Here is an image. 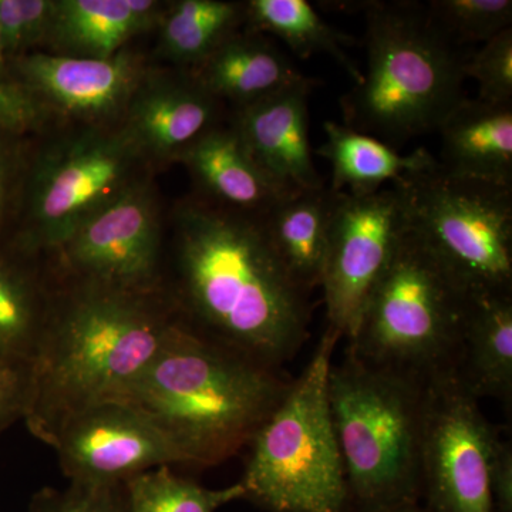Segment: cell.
Here are the masks:
<instances>
[{
  "mask_svg": "<svg viewBox=\"0 0 512 512\" xmlns=\"http://www.w3.org/2000/svg\"><path fill=\"white\" fill-rule=\"evenodd\" d=\"M349 512H427L421 503H397L380 505V507L349 510Z\"/></svg>",
  "mask_w": 512,
  "mask_h": 512,
  "instance_id": "35",
  "label": "cell"
},
{
  "mask_svg": "<svg viewBox=\"0 0 512 512\" xmlns=\"http://www.w3.org/2000/svg\"><path fill=\"white\" fill-rule=\"evenodd\" d=\"M333 192H301L286 198L264 218L266 231L289 274L311 293L325 268Z\"/></svg>",
  "mask_w": 512,
  "mask_h": 512,
  "instance_id": "23",
  "label": "cell"
},
{
  "mask_svg": "<svg viewBox=\"0 0 512 512\" xmlns=\"http://www.w3.org/2000/svg\"><path fill=\"white\" fill-rule=\"evenodd\" d=\"M323 130L326 141L318 154L326 158L332 168L329 190L333 192L373 194L386 184L397 183L406 175L419 173L437 163V158L426 148L404 156L389 144L335 121H326Z\"/></svg>",
  "mask_w": 512,
  "mask_h": 512,
  "instance_id": "22",
  "label": "cell"
},
{
  "mask_svg": "<svg viewBox=\"0 0 512 512\" xmlns=\"http://www.w3.org/2000/svg\"><path fill=\"white\" fill-rule=\"evenodd\" d=\"M33 93L57 109L87 120H106L127 109L140 87V62L130 53L109 59L36 55L20 63Z\"/></svg>",
  "mask_w": 512,
  "mask_h": 512,
  "instance_id": "15",
  "label": "cell"
},
{
  "mask_svg": "<svg viewBox=\"0 0 512 512\" xmlns=\"http://www.w3.org/2000/svg\"><path fill=\"white\" fill-rule=\"evenodd\" d=\"M448 173L512 188V103L464 97L437 128Z\"/></svg>",
  "mask_w": 512,
  "mask_h": 512,
  "instance_id": "18",
  "label": "cell"
},
{
  "mask_svg": "<svg viewBox=\"0 0 512 512\" xmlns=\"http://www.w3.org/2000/svg\"><path fill=\"white\" fill-rule=\"evenodd\" d=\"M63 278L29 366L23 417L30 433L47 446L67 417L119 399L178 319L163 292L140 295Z\"/></svg>",
  "mask_w": 512,
  "mask_h": 512,
  "instance_id": "2",
  "label": "cell"
},
{
  "mask_svg": "<svg viewBox=\"0 0 512 512\" xmlns=\"http://www.w3.org/2000/svg\"><path fill=\"white\" fill-rule=\"evenodd\" d=\"M192 76L215 99L239 107L269 99L305 82L295 64L261 33L234 35L197 67Z\"/></svg>",
  "mask_w": 512,
  "mask_h": 512,
  "instance_id": "19",
  "label": "cell"
},
{
  "mask_svg": "<svg viewBox=\"0 0 512 512\" xmlns=\"http://www.w3.org/2000/svg\"><path fill=\"white\" fill-rule=\"evenodd\" d=\"M488 484L494 512H512V447L500 433L491 446Z\"/></svg>",
  "mask_w": 512,
  "mask_h": 512,
  "instance_id": "33",
  "label": "cell"
},
{
  "mask_svg": "<svg viewBox=\"0 0 512 512\" xmlns=\"http://www.w3.org/2000/svg\"><path fill=\"white\" fill-rule=\"evenodd\" d=\"M366 22L367 70L340 100L345 126L399 148L434 133L464 99L471 53L454 45L426 3H356Z\"/></svg>",
  "mask_w": 512,
  "mask_h": 512,
  "instance_id": "4",
  "label": "cell"
},
{
  "mask_svg": "<svg viewBox=\"0 0 512 512\" xmlns=\"http://www.w3.org/2000/svg\"><path fill=\"white\" fill-rule=\"evenodd\" d=\"M454 372L476 399L511 406L512 293L470 298Z\"/></svg>",
  "mask_w": 512,
  "mask_h": 512,
  "instance_id": "20",
  "label": "cell"
},
{
  "mask_svg": "<svg viewBox=\"0 0 512 512\" xmlns=\"http://www.w3.org/2000/svg\"><path fill=\"white\" fill-rule=\"evenodd\" d=\"M470 298L406 225L367 296L348 353L420 380L450 372Z\"/></svg>",
  "mask_w": 512,
  "mask_h": 512,
  "instance_id": "6",
  "label": "cell"
},
{
  "mask_svg": "<svg viewBox=\"0 0 512 512\" xmlns=\"http://www.w3.org/2000/svg\"><path fill=\"white\" fill-rule=\"evenodd\" d=\"M466 79L478 86L477 99L488 103H512V28L484 43L466 63Z\"/></svg>",
  "mask_w": 512,
  "mask_h": 512,
  "instance_id": "29",
  "label": "cell"
},
{
  "mask_svg": "<svg viewBox=\"0 0 512 512\" xmlns=\"http://www.w3.org/2000/svg\"><path fill=\"white\" fill-rule=\"evenodd\" d=\"M55 252L66 278L140 295L163 292L160 221L146 185L131 184Z\"/></svg>",
  "mask_w": 512,
  "mask_h": 512,
  "instance_id": "10",
  "label": "cell"
},
{
  "mask_svg": "<svg viewBox=\"0 0 512 512\" xmlns=\"http://www.w3.org/2000/svg\"><path fill=\"white\" fill-rule=\"evenodd\" d=\"M426 6L441 32L466 49L512 28L511 0H431Z\"/></svg>",
  "mask_w": 512,
  "mask_h": 512,
  "instance_id": "28",
  "label": "cell"
},
{
  "mask_svg": "<svg viewBox=\"0 0 512 512\" xmlns=\"http://www.w3.org/2000/svg\"><path fill=\"white\" fill-rule=\"evenodd\" d=\"M29 386V365L0 357V436L25 417Z\"/></svg>",
  "mask_w": 512,
  "mask_h": 512,
  "instance_id": "32",
  "label": "cell"
},
{
  "mask_svg": "<svg viewBox=\"0 0 512 512\" xmlns=\"http://www.w3.org/2000/svg\"><path fill=\"white\" fill-rule=\"evenodd\" d=\"M6 63V53L5 49H3L2 37H0V74H2L3 69H5Z\"/></svg>",
  "mask_w": 512,
  "mask_h": 512,
  "instance_id": "37",
  "label": "cell"
},
{
  "mask_svg": "<svg viewBox=\"0 0 512 512\" xmlns=\"http://www.w3.org/2000/svg\"><path fill=\"white\" fill-rule=\"evenodd\" d=\"M160 9L153 0H60L47 37L66 56L109 59L131 36L150 28Z\"/></svg>",
  "mask_w": 512,
  "mask_h": 512,
  "instance_id": "21",
  "label": "cell"
},
{
  "mask_svg": "<svg viewBox=\"0 0 512 512\" xmlns=\"http://www.w3.org/2000/svg\"><path fill=\"white\" fill-rule=\"evenodd\" d=\"M292 380L177 319L146 369L119 397L146 414L183 457L212 467L248 447Z\"/></svg>",
  "mask_w": 512,
  "mask_h": 512,
  "instance_id": "3",
  "label": "cell"
},
{
  "mask_svg": "<svg viewBox=\"0 0 512 512\" xmlns=\"http://www.w3.org/2000/svg\"><path fill=\"white\" fill-rule=\"evenodd\" d=\"M410 231L473 296L512 293V188L433 167L392 184Z\"/></svg>",
  "mask_w": 512,
  "mask_h": 512,
  "instance_id": "8",
  "label": "cell"
},
{
  "mask_svg": "<svg viewBox=\"0 0 512 512\" xmlns=\"http://www.w3.org/2000/svg\"><path fill=\"white\" fill-rule=\"evenodd\" d=\"M245 22V3L222 0H181L165 16L163 47L177 62L197 67L237 35Z\"/></svg>",
  "mask_w": 512,
  "mask_h": 512,
  "instance_id": "26",
  "label": "cell"
},
{
  "mask_svg": "<svg viewBox=\"0 0 512 512\" xmlns=\"http://www.w3.org/2000/svg\"><path fill=\"white\" fill-rule=\"evenodd\" d=\"M49 446L70 483L124 484L153 468L184 466L156 424L120 400L92 404L67 417Z\"/></svg>",
  "mask_w": 512,
  "mask_h": 512,
  "instance_id": "12",
  "label": "cell"
},
{
  "mask_svg": "<svg viewBox=\"0 0 512 512\" xmlns=\"http://www.w3.org/2000/svg\"><path fill=\"white\" fill-rule=\"evenodd\" d=\"M313 87L315 80L308 77L269 99L239 107L232 123L258 167L289 195L325 187L309 143Z\"/></svg>",
  "mask_w": 512,
  "mask_h": 512,
  "instance_id": "14",
  "label": "cell"
},
{
  "mask_svg": "<svg viewBox=\"0 0 512 512\" xmlns=\"http://www.w3.org/2000/svg\"><path fill=\"white\" fill-rule=\"evenodd\" d=\"M141 154L123 130L76 141L50 158L37 177L33 215L46 248L62 247L74 229L136 181Z\"/></svg>",
  "mask_w": 512,
  "mask_h": 512,
  "instance_id": "13",
  "label": "cell"
},
{
  "mask_svg": "<svg viewBox=\"0 0 512 512\" xmlns=\"http://www.w3.org/2000/svg\"><path fill=\"white\" fill-rule=\"evenodd\" d=\"M456 372L426 386L420 454V500L427 512H494L488 461L498 430Z\"/></svg>",
  "mask_w": 512,
  "mask_h": 512,
  "instance_id": "9",
  "label": "cell"
},
{
  "mask_svg": "<svg viewBox=\"0 0 512 512\" xmlns=\"http://www.w3.org/2000/svg\"><path fill=\"white\" fill-rule=\"evenodd\" d=\"M340 338L326 328L301 375L259 427L244 477L245 500L268 512H349L342 457L328 399Z\"/></svg>",
  "mask_w": 512,
  "mask_h": 512,
  "instance_id": "7",
  "label": "cell"
},
{
  "mask_svg": "<svg viewBox=\"0 0 512 512\" xmlns=\"http://www.w3.org/2000/svg\"><path fill=\"white\" fill-rule=\"evenodd\" d=\"M9 163L2 148H0V212L5 208L9 194Z\"/></svg>",
  "mask_w": 512,
  "mask_h": 512,
  "instance_id": "36",
  "label": "cell"
},
{
  "mask_svg": "<svg viewBox=\"0 0 512 512\" xmlns=\"http://www.w3.org/2000/svg\"><path fill=\"white\" fill-rule=\"evenodd\" d=\"M171 282L178 319L256 362L279 369L308 339L309 292L279 258L264 218L185 202L175 212Z\"/></svg>",
  "mask_w": 512,
  "mask_h": 512,
  "instance_id": "1",
  "label": "cell"
},
{
  "mask_svg": "<svg viewBox=\"0 0 512 512\" xmlns=\"http://www.w3.org/2000/svg\"><path fill=\"white\" fill-rule=\"evenodd\" d=\"M178 158L204 192L202 200L225 210L265 218L292 197L258 167L234 127L210 128Z\"/></svg>",
  "mask_w": 512,
  "mask_h": 512,
  "instance_id": "16",
  "label": "cell"
},
{
  "mask_svg": "<svg viewBox=\"0 0 512 512\" xmlns=\"http://www.w3.org/2000/svg\"><path fill=\"white\" fill-rule=\"evenodd\" d=\"M245 22L251 32L278 37L301 59L332 57L353 82L362 83L363 73L346 52L355 39L329 25L306 0H249L245 2Z\"/></svg>",
  "mask_w": 512,
  "mask_h": 512,
  "instance_id": "24",
  "label": "cell"
},
{
  "mask_svg": "<svg viewBox=\"0 0 512 512\" xmlns=\"http://www.w3.org/2000/svg\"><path fill=\"white\" fill-rule=\"evenodd\" d=\"M404 228L403 201L394 185L369 195L333 192L320 288L328 329L340 339L352 336L367 296Z\"/></svg>",
  "mask_w": 512,
  "mask_h": 512,
  "instance_id": "11",
  "label": "cell"
},
{
  "mask_svg": "<svg viewBox=\"0 0 512 512\" xmlns=\"http://www.w3.org/2000/svg\"><path fill=\"white\" fill-rule=\"evenodd\" d=\"M37 109L32 92L16 84L0 82V128L26 130L37 120Z\"/></svg>",
  "mask_w": 512,
  "mask_h": 512,
  "instance_id": "34",
  "label": "cell"
},
{
  "mask_svg": "<svg viewBox=\"0 0 512 512\" xmlns=\"http://www.w3.org/2000/svg\"><path fill=\"white\" fill-rule=\"evenodd\" d=\"M52 298L29 272L0 256V357L30 366Z\"/></svg>",
  "mask_w": 512,
  "mask_h": 512,
  "instance_id": "25",
  "label": "cell"
},
{
  "mask_svg": "<svg viewBox=\"0 0 512 512\" xmlns=\"http://www.w3.org/2000/svg\"><path fill=\"white\" fill-rule=\"evenodd\" d=\"M218 99L194 76L140 86L127 107L126 136L138 153L178 157L215 127Z\"/></svg>",
  "mask_w": 512,
  "mask_h": 512,
  "instance_id": "17",
  "label": "cell"
},
{
  "mask_svg": "<svg viewBox=\"0 0 512 512\" xmlns=\"http://www.w3.org/2000/svg\"><path fill=\"white\" fill-rule=\"evenodd\" d=\"M427 382L367 365L348 352L330 366V417L349 510L420 503Z\"/></svg>",
  "mask_w": 512,
  "mask_h": 512,
  "instance_id": "5",
  "label": "cell"
},
{
  "mask_svg": "<svg viewBox=\"0 0 512 512\" xmlns=\"http://www.w3.org/2000/svg\"><path fill=\"white\" fill-rule=\"evenodd\" d=\"M55 8L53 0H0V37L6 55L49 36Z\"/></svg>",
  "mask_w": 512,
  "mask_h": 512,
  "instance_id": "31",
  "label": "cell"
},
{
  "mask_svg": "<svg viewBox=\"0 0 512 512\" xmlns=\"http://www.w3.org/2000/svg\"><path fill=\"white\" fill-rule=\"evenodd\" d=\"M124 497L127 512H217L245 500V490L241 483L211 490L163 466L126 481Z\"/></svg>",
  "mask_w": 512,
  "mask_h": 512,
  "instance_id": "27",
  "label": "cell"
},
{
  "mask_svg": "<svg viewBox=\"0 0 512 512\" xmlns=\"http://www.w3.org/2000/svg\"><path fill=\"white\" fill-rule=\"evenodd\" d=\"M29 512H127L124 484L43 488L33 497Z\"/></svg>",
  "mask_w": 512,
  "mask_h": 512,
  "instance_id": "30",
  "label": "cell"
}]
</instances>
